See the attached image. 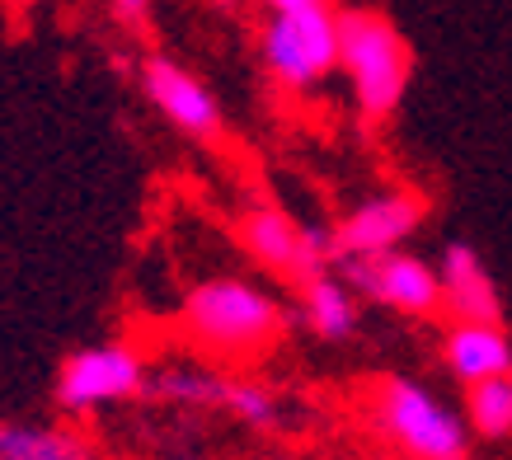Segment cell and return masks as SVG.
<instances>
[{"instance_id":"1","label":"cell","mask_w":512,"mask_h":460,"mask_svg":"<svg viewBox=\"0 0 512 460\" xmlns=\"http://www.w3.org/2000/svg\"><path fill=\"white\" fill-rule=\"evenodd\" d=\"M179 324L198 348L221 362H254L282 338L287 310L245 277H212L184 296Z\"/></svg>"},{"instance_id":"2","label":"cell","mask_w":512,"mask_h":460,"mask_svg":"<svg viewBox=\"0 0 512 460\" xmlns=\"http://www.w3.org/2000/svg\"><path fill=\"white\" fill-rule=\"evenodd\" d=\"M367 418L409 460H470V423L414 376H381L367 390Z\"/></svg>"},{"instance_id":"3","label":"cell","mask_w":512,"mask_h":460,"mask_svg":"<svg viewBox=\"0 0 512 460\" xmlns=\"http://www.w3.org/2000/svg\"><path fill=\"white\" fill-rule=\"evenodd\" d=\"M339 71L353 85L357 113L386 123L409 90L414 52L381 10H339Z\"/></svg>"},{"instance_id":"4","label":"cell","mask_w":512,"mask_h":460,"mask_svg":"<svg viewBox=\"0 0 512 460\" xmlns=\"http://www.w3.org/2000/svg\"><path fill=\"white\" fill-rule=\"evenodd\" d=\"M259 57L282 90H311L339 66V10L320 5L306 15H268Z\"/></svg>"},{"instance_id":"5","label":"cell","mask_w":512,"mask_h":460,"mask_svg":"<svg viewBox=\"0 0 512 460\" xmlns=\"http://www.w3.org/2000/svg\"><path fill=\"white\" fill-rule=\"evenodd\" d=\"M141 385H146L141 353L118 343V338H109V343H90V348H76V353L66 357L62 367H57L52 399H57L62 414H94V409L137 399Z\"/></svg>"},{"instance_id":"6","label":"cell","mask_w":512,"mask_h":460,"mask_svg":"<svg viewBox=\"0 0 512 460\" xmlns=\"http://www.w3.org/2000/svg\"><path fill=\"white\" fill-rule=\"evenodd\" d=\"M334 268L353 287V296L381 301V306L400 310V315H414V320L442 315L437 268L414 259V254H404V249H390V254H343V259H334Z\"/></svg>"},{"instance_id":"7","label":"cell","mask_w":512,"mask_h":460,"mask_svg":"<svg viewBox=\"0 0 512 460\" xmlns=\"http://www.w3.org/2000/svg\"><path fill=\"white\" fill-rule=\"evenodd\" d=\"M141 90L160 108V118L193 141H221L226 137V113H221L217 94L207 90L188 66L170 57H146L141 62Z\"/></svg>"},{"instance_id":"8","label":"cell","mask_w":512,"mask_h":460,"mask_svg":"<svg viewBox=\"0 0 512 460\" xmlns=\"http://www.w3.org/2000/svg\"><path fill=\"white\" fill-rule=\"evenodd\" d=\"M423 216H428V202L414 188H390V193L357 202L353 212L334 226L339 259L343 254H390V249H400L423 226Z\"/></svg>"},{"instance_id":"9","label":"cell","mask_w":512,"mask_h":460,"mask_svg":"<svg viewBox=\"0 0 512 460\" xmlns=\"http://www.w3.org/2000/svg\"><path fill=\"white\" fill-rule=\"evenodd\" d=\"M235 235H240V245H245V254L259 268H268V273L287 277V282H306L311 273H320L311 263V254H306V230L296 226L287 212H278V207H254V212L240 216V226H235Z\"/></svg>"},{"instance_id":"10","label":"cell","mask_w":512,"mask_h":460,"mask_svg":"<svg viewBox=\"0 0 512 460\" xmlns=\"http://www.w3.org/2000/svg\"><path fill=\"white\" fill-rule=\"evenodd\" d=\"M437 282H442V310H447L456 324H503L494 277H489L484 259L466 240H456V245L442 249Z\"/></svg>"},{"instance_id":"11","label":"cell","mask_w":512,"mask_h":460,"mask_svg":"<svg viewBox=\"0 0 512 460\" xmlns=\"http://www.w3.org/2000/svg\"><path fill=\"white\" fill-rule=\"evenodd\" d=\"M442 357L461 385H480L512 371V338L503 324H451L442 334Z\"/></svg>"},{"instance_id":"12","label":"cell","mask_w":512,"mask_h":460,"mask_svg":"<svg viewBox=\"0 0 512 460\" xmlns=\"http://www.w3.org/2000/svg\"><path fill=\"white\" fill-rule=\"evenodd\" d=\"M301 287V315L311 324L320 338L329 343H343V338L357 334V320H362V310H357V296L353 287L343 282L339 273H311L306 282H296Z\"/></svg>"},{"instance_id":"13","label":"cell","mask_w":512,"mask_h":460,"mask_svg":"<svg viewBox=\"0 0 512 460\" xmlns=\"http://www.w3.org/2000/svg\"><path fill=\"white\" fill-rule=\"evenodd\" d=\"M226 390H231V381H226L221 371L184 367V362L146 371V385H141V395L146 399L184 404V409H226Z\"/></svg>"},{"instance_id":"14","label":"cell","mask_w":512,"mask_h":460,"mask_svg":"<svg viewBox=\"0 0 512 460\" xmlns=\"http://www.w3.org/2000/svg\"><path fill=\"white\" fill-rule=\"evenodd\" d=\"M0 460H99V451L71 428L5 418L0 423Z\"/></svg>"},{"instance_id":"15","label":"cell","mask_w":512,"mask_h":460,"mask_svg":"<svg viewBox=\"0 0 512 460\" xmlns=\"http://www.w3.org/2000/svg\"><path fill=\"white\" fill-rule=\"evenodd\" d=\"M466 423L489 442L512 437V371L508 376H489L480 385H466Z\"/></svg>"},{"instance_id":"16","label":"cell","mask_w":512,"mask_h":460,"mask_svg":"<svg viewBox=\"0 0 512 460\" xmlns=\"http://www.w3.org/2000/svg\"><path fill=\"white\" fill-rule=\"evenodd\" d=\"M226 414L235 423H245V428H259V432H273L282 423V404L278 395L259 381H231L226 390Z\"/></svg>"},{"instance_id":"17","label":"cell","mask_w":512,"mask_h":460,"mask_svg":"<svg viewBox=\"0 0 512 460\" xmlns=\"http://www.w3.org/2000/svg\"><path fill=\"white\" fill-rule=\"evenodd\" d=\"M151 10H156V0H109V15L132 33L151 29Z\"/></svg>"},{"instance_id":"18","label":"cell","mask_w":512,"mask_h":460,"mask_svg":"<svg viewBox=\"0 0 512 460\" xmlns=\"http://www.w3.org/2000/svg\"><path fill=\"white\" fill-rule=\"evenodd\" d=\"M268 15H306V10H320V5H334V0H259Z\"/></svg>"},{"instance_id":"19","label":"cell","mask_w":512,"mask_h":460,"mask_svg":"<svg viewBox=\"0 0 512 460\" xmlns=\"http://www.w3.org/2000/svg\"><path fill=\"white\" fill-rule=\"evenodd\" d=\"M19 5H38V0H19Z\"/></svg>"},{"instance_id":"20","label":"cell","mask_w":512,"mask_h":460,"mask_svg":"<svg viewBox=\"0 0 512 460\" xmlns=\"http://www.w3.org/2000/svg\"><path fill=\"white\" fill-rule=\"evenodd\" d=\"M221 5H235V0H221Z\"/></svg>"}]
</instances>
